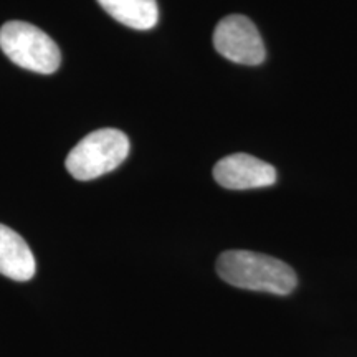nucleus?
<instances>
[{
	"label": "nucleus",
	"instance_id": "obj_1",
	"mask_svg": "<svg viewBox=\"0 0 357 357\" xmlns=\"http://www.w3.org/2000/svg\"><path fill=\"white\" fill-rule=\"evenodd\" d=\"M217 273L231 287L271 294H289L298 278L293 268L278 258L248 252L229 250L217 260Z\"/></svg>",
	"mask_w": 357,
	"mask_h": 357
},
{
	"label": "nucleus",
	"instance_id": "obj_2",
	"mask_svg": "<svg viewBox=\"0 0 357 357\" xmlns=\"http://www.w3.org/2000/svg\"><path fill=\"white\" fill-rule=\"evenodd\" d=\"M129 147L128 136L119 129H98L70 151L65 167L78 181H93L121 166Z\"/></svg>",
	"mask_w": 357,
	"mask_h": 357
},
{
	"label": "nucleus",
	"instance_id": "obj_3",
	"mask_svg": "<svg viewBox=\"0 0 357 357\" xmlns=\"http://www.w3.org/2000/svg\"><path fill=\"white\" fill-rule=\"evenodd\" d=\"M0 48L15 65L35 73L52 75L60 68L58 45L38 26L12 20L0 29Z\"/></svg>",
	"mask_w": 357,
	"mask_h": 357
},
{
	"label": "nucleus",
	"instance_id": "obj_4",
	"mask_svg": "<svg viewBox=\"0 0 357 357\" xmlns=\"http://www.w3.org/2000/svg\"><path fill=\"white\" fill-rule=\"evenodd\" d=\"M213 47L223 58L238 65H260L266 56L257 25L245 15H229L218 22Z\"/></svg>",
	"mask_w": 357,
	"mask_h": 357
},
{
	"label": "nucleus",
	"instance_id": "obj_5",
	"mask_svg": "<svg viewBox=\"0 0 357 357\" xmlns=\"http://www.w3.org/2000/svg\"><path fill=\"white\" fill-rule=\"evenodd\" d=\"M213 177L225 189L248 190L273 185L276 171L265 160L245 153H235L218 160L213 167Z\"/></svg>",
	"mask_w": 357,
	"mask_h": 357
},
{
	"label": "nucleus",
	"instance_id": "obj_6",
	"mask_svg": "<svg viewBox=\"0 0 357 357\" xmlns=\"http://www.w3.org/2000/svg\"><path fill=\"white\" fill-rule=\"evenodd\" d=\"M37 263L22 236L0 223V275L15 281L33 278Z\"/></svg>",
	"mask_w": 357,
	"mask_h": 357
},
{
	"label": "nucleus",
	"instance_id": "obj_7",
	"mask_svg": "<svg viewBox=\"0 0 357 357\" xmlns=\"http://www.w3.org/2000/svg\"><path fill=\"white\" fill-rule=\"evenodd\" d=\"M98 3L129 29L151 30L158 24L159 8L155 0H98Z\"/></svg>",
	"mask_w": 357,
	"mask_h": 357
}]
</instances>
